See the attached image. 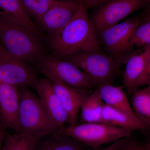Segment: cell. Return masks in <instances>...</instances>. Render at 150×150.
<instances>
[{
  "label": "cell",
  "instance_id": "cell-1",
  "mask_svg": "<svg viewBox=\"0 0 150 150\" xmlns=\"http://www.w3.org/2000/svg\"><path fill=\"white\" fill-rule=\"evenodd\" d=\"M87 9L81 0L73 18L59 31L48 35L52 55L62 59L81 51H103Z\"/></svg>",
  "mask_w": 150,
  "mask_h": 150
},
{
  "label": "cell",
  "instance_id": "cell-2",
  "mask_svg": "<svg viewBox=\"0 0 150 150\" xmlns=\"http://www.w3.org/2000/svg\"><path fill=\"white\" fill-rule=\"evenodd\" d=\"M42 40L22 25L0 16V43L15 58L35 65L46 54Z\"/></svg>",
  "mask_w": 150,
  "mask_h": 150
},
{
  "label": "cell",
  "instance_id": "cell-3",
  "mask_svg": "<svg viewBox=\"0 0 150 150\" xmlns=\"http://www.w3.org/2000/svg\"><path fill=\"white\" fill-rule=\"evenodd\" d=\"M19 92L16 132H22L40 139L59 131L49 120L38 96L28 88H21Z\"/></svg>",
  "mask_w": 150,
  "mask_h": 150
},
{
  "label": "cell",
  "instance_id": "cell-4",
  "mask_svg": "<svg viewBox=\"0 0 150 150\" xmlns=\"http://www.w3.org/2000/svg\"><path fill=\"white\" fill-rule=\"evenodd\" d=\"M139 21V17L131 18L97 32L103 52L121 65L126 64L135 52L132 40Z\"/></svg>",
  "mask_w": 150,
  "mask_h": 150
},
{
  "label": "cell",
  "instance_id": "cell-5",
  "mask_svg": "<svg viewBox=\"0 0 150 150\" xmlns=\"http://www.w3.org/2000/svg\"><path fill=\"white\" fill-rule=\"evenodd\" d=\"M61 59L71 62L86 73L97 87L112 84L121 65L103 51H81Z\"/></svg>",
  "mask_w": 150,
  "mask_h": 150
},
{
  "label": "cell",
  "instance_id": "cell-6",
  "mask_svg": "<svg viewBox=\"0 0 150 150\" xmlns=\"http://www.w3.org/2000/svg\"><path fill=\"white\" fill-rule=\"evenodd\" d=\"M60 134L78 140L89 147L100 148L130 137L132 131L101 123H86L69 125L58 131Z\"/></svg>",
  "mask_w": 150,
  "mask_h": 150
},
{
  "label": "cell",
  "instance_id": "cell-7",
  "mask_svg": "<svg viewBox=\"0 0 150 150\" xmlns=\"http://www.w3.org/2000/svg\"><path fill=\"white\" fill-rule=\"evenodd\" d=\"M46 78L51 77L74 88L87 90L97 87L91 78L71 62L53 55H44L35 64Z\"/></svg>",
  "mask_w": 150,
  "mask_h": 150
},
{
  "label": "cell",
  "instance_id": "cell-8",
  "mask_svg": "<svg viewBox=\"0 0 150 150\" xmlns=\"http://www.w3.org/2000/svg\"><path fill=\"white\" fill-rule=\"evenodd\" d=\"M36 71L29 64L15 58L0 43V81L21 88H36Z\"/></svg>",
  "mask_w": 150,
  "mask_h": 150
},
{
  "label": "cell",
  "instance_id": "cell-9",
  "mask_svg": "<svg viewBox=\"0 0 150 150\" xmlns=\"http://www.w3.org/2000/svg\"><path fill=\"white\" fill-rule=\"evenodd\" d=\"M149 0H109L98 6L91 20L96 32L118 22L148 6Z\"/></svg>",
  "mask_w": 150,
  "mask_h": 150
},
{
  "label": "cell",
  "instance_id": "cell-10",
  "mask_svg": "<svg viewBox=\"0 0 150 150\" xmlns=\"http://www.w3.org/2000/svg\"><path fill=\"white\" fill-rule=\"evenodd\" d=\"M81 0H58L57 2L35 23L40 31L48 35L64 27L76 13ZM43 33V32H42Z\"/></svg>",
  "mask_w": 150,
  "mask_h": 150
},
{
  "label": "cell",
  "instance_id": "cell-11",
  "mask_svg": "<svg viewBox=\"0 0 150 150\" xmlns=\"http://www.w3.org/2000/svg\"><path fill=\"white\" fill-rule=\"evenodd\" d=\"M44 111L51 123L59 130L69 123L68 114L62 107L52 82L46 78L39 79L36 88Z\"/></svg>",
  "mask_w": 150,
  "mask_h": 150
},
{
  "label": "cell",
  "instance_id": "cell-12",
  "mask_svg": "<svg viewBox=\"0 0 150 150\" xmlns=\"http://www.w3.org/2000/svg\"><path fill=\"white\" fill-rule=\"evenodd\" d=\"M19 88L0 81V125L17 130Z\"/></svg>",
  "mask_w": 150,
  "mask_h": 150
},
{
  "label": "cell",
  "instance_id": "cell-13",
  "mask_svg": "<svg viewBox=\"0 0 150 150\" xmlns=\"http://www.w3.org/2000/svg\"><path fill=\"white\" fill-rule=\"evenodd\" d=\"M46 78L52 82L54 91L62 107L68 114L69 125L76 124L78 112L87 95L85 90L69 86L51 77Z\"/></svg>",
  "mask_w": 150,
  "mask_h": 150
},
{
  "label": "cell",
  "instance_id": "cell-14",
  "mask_svg": "<svg viewBox=\"0 0 150 150\" xmlns=\"http://www.w3.org/2000/svg\"><path fill=\"white\" fill-rule=\"evenodd\" d=\"M150 54V45L143 47L141 50L135 51L126 63L123 73L124 88L130 95L136 91L135 85L144 70Z\"/></svg>",
  "mask_w": 150,
  "mask_h": 150
},
{
  "label": "cell",
  "instance_id": "cell-15",
  "mask_svg": "<svg viewBox=\"0 0 150 150\" xmlns=\"http://www.w3.org/2000/svg\"><path fill=\"white\" fill-rule=\"evenodd\" d=\"M0 16L25 28L43 39L44 35L25 10L21 0H0Z\"/></svg>",
  "mask_w": 150,
  "mask_h": 150
},
{
  "label": "cell",
  "instance_id": "cell-16",
  "mask_svg": "<svg viewBox=\"0 0 150 150\" xmlns=\"http://www.w3.org/2000/svg\"><path fill=\"white\" fill-rule=\"evenodd\" d=\"M97 88L105 104L126 113L132 118L138 119L124 92L123 86H112V84H105L98 86Z\"/></svg>",
  "mask_w": 150,
  "mask_h": 150
},
{
  "label": "cell",
  "instance_id": "cell-17",
  "mask_svg": "<svg viewBox=\"0 0 150 150\" xmlns=\"http://www.w3.org/2000/svg\"><path fill=\"white\" fill-rule=\"evenodd\" d=\"M101 123L110 126L134 131H146L150 129L138 119L132 118L120 110L105 104L102 113Z\"/></svg>",
  "mask_w": 150,
  "mask_h": 150
},
{
  "label": "cell",
  "instance_id": "cell-18",
  "mask_svg": "<svg viewBox=\"0 0 150 150\" xmlns=\"http://www.w3.org/2000/svg\"><path fill=\"white\" fill-rule=\"evenodd\" d=\"M86 147L78 140L57 131L40 138L33 150H82Z\"/></svg>",
  "mask_w": 150,
  "mask_h": 150
},
{
  "label": "cell",
  "instance_id": "cell-19",
  "mask_svg": "<svg viewBox=\"0 0 150 150\" xmlns=\"http://www.w3.org/2000/svg\"><path fill=\"white\" fill-rule=\"evenodd\" d=\"M105 104L97 87L92 93L86 96L82 103L80 108L81 123H101Z\"/></svg>",
  "mask_w": 150,
  "mask_h": 150
},
{
  "label": "cell",
  "instance_id": "cell-20",
  "mask_svg": "<svg viewBox=\"0 0 150 150\" xmlns=\"http://www.w3.org/2000/svg\"><path fill=\"white\" fill-rule=\"evenodd\" d=\"M130 103L137 118L150 129V85L136 90Z\"/></svg>",
  "mask_w": 150,
  "mask_h": 150
},
{
  "label": "cell",
  "instance_id": "cell-21",
  "mask_svg": "<svg viewBox=\"0 0 150 150\" xmlns=\"http://www.w3.org/2000/svg\"><path fill=\"white\" fill-rule=\"evenodd\" d=\"M39 139L22 132L6 134L1 150H33Z\"/></svg>",
  "mask_w": 150,
  "mask_h": 150
},
{
  "label": "cell",
  "instance_id": "cell-22",
  "mask_svg": "<svg viewBox=\"0 0 150 150\" xmlns=\"http://www.w3.org/2000/svg\"><path fill=\"white\" fill-rule=\"evenodd\" d=\"M58 0H21L28 16L33 17L35 22L41 18Z\"/></svg>",
  "mask_w": 150,
  "mask_h": 150
},
{
  "label": "cell",
  "instance_id": "cell-23",
  "mask_svg": "<svg viewBox=\"0 0 150 150\" xmlns=\"http://www.w3.org/2000/svg\"><path fill=\"white\" fill-rule=\"evenodd\" d=\"M132 40L134 46L140 48L150 45V17L144 16L142 21L140 19Z\"/></svg>",
  "mask_w": 150,
  "mask_h": 150
},
{
  "label": "cell",
  "instance_id": "cell-24",
  "mask_svg": "<svg viewBox=\"0 0 150 150\" xmlns=\"http://www.w3.org/2000/svg\"><path fill=\"white\" fill-rule=\"evenodd\" d=\"M150 85V54L146 66L141 76L138 79L135 85L136 90L142 86Z\"/></svg>",
  "mask_w": 150,
  "mask_h": 150
},
{
  "label": "cell",
  "instance_id": "cell-25",
  "mask_svg": "<svg viewBox=\"0 0 150 150\" xmlns=\"http://www.w3.org/2000/svg\"><path fill=\"white\" fill-rule=\"evenodd\" d=\"M119 150H150V146L146 142L142 143L131 140L130 138L126 144Z\"/></svg>",
  "mask_w": 150,
  "mask_h": 150
},
{
  "label": "cell",
  "instance_id": "cell-26",
  "mask_svg": "<svg viewBox=\"0 0 150 150\" xmlns=\"http://www.w3.org/2000/svg\"><path fill=\"white\" fill-rule=\"evenodd\" d=\"M126 138L121 139L113 142L108 146L105 148H86L82 150H119L124 146L127 142Z\"/></svg>",
  "mask_w": 150,
  "mask_h": 150
},
{
  "label": "cell",
  "instance_id": "cell-27",
  "mask_svg": "<svg viewBox=\"0 0 150 150\" xmlns=\"http://www.w3.org/2000/svg\"><path fill=\"white\" fill-rule=\"evenodd\" d=\"M87 8L98 6L109 0H83Z\"/></svg>",
  "mask_w": 150,
  "mask_h": 150
},
{
  "label": "cell",
  "instance_id": "cell-28",
  "mask_svg": "<svg viewBox=\"0 0 150 150\" xmlns=\"http://www.w3.org/2000/svg\"><path fill=\"white\" fill-rule=\"evenodd\" d=\"M6 134L5 128L0 125V150H1Z\"/></svg>",
  "mask_w": 150,
  "mask_h": 150
},
{
  "label": "cell",
  "instance_id": "cell-29",
  "mask_svg": "<svg viewBox=\"0 0 150 150\" xmlns=\"http://www.w3.org/2000/svg\"><path fill=\"white\" fill-rule=\"evenodd\" d=\"M146 139L147 143L149 144L150 146V129H148L146 131H142Z\"/></svg>",
  "mask_w": 150,
  "mask_h": 150
},
{
  "label": "cell",
  "instance_id": "cell-30",
  "mask_svg": "<svg viewBox=\"0 0 150 150\" xmlns=\"http://www.w3.org/2000/svg\"><path fill=\"white\" fill-rule=\"evenodd\" d=\"M144 16L150 17V0H149V4L148 5L147 10Z\"/></svg>",
  "mask_w": 150,
  "mask_h": 150
},
{
  "label": "cell",
  "instance_id": "cell-31",
  "mask_svg": "<svg viewBox=\"0 0 150 150\" xmlns=\"http://www.w3.org/2000/svg\"></svg>",
  "mask_w": 150,
  "mask_h": 150
}]
</instances>
